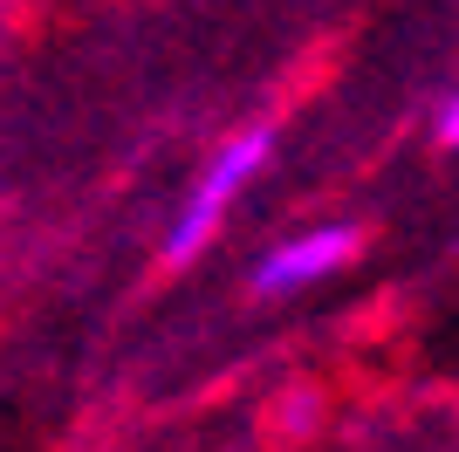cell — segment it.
<instances>
[{
    "instance_id": "cell-1",
    "label": "cell",
    "mask_w": 459,
    "mask_h": 452,
    "mask_svg": "<svg viewBox=\"0 0 459 452\" xmlns=\"http://www.w3.org/2000/svg\"><path fill=\"white\" fill-rule=\"evenodd\" d=\"M274 158V131L268 124H247L240 137H227V144L206 158V171H199V186H192V199L178 206V220H172V233H165V261H192L199 247L220 233V220H227V206L240 199V186H247L254 171Z\"/></svg>"
},
{
    "instance_id": "cell-3",
    "label": "cell",
    "mask_w": 459,
    "mask_h": 452,
    "mask_svg": "<svg viewBox=\"0 0 459 452\" xmlns=\"http://www.w3.org/2000/svg\"><path fill=\"white\" fill-rule=\"evenodd\" d=\"M432 131H439V144H453V131H459V110H453V96H439V124H432Z\"/></svg>"
},
{
    "instance_id": "cell-2",
    "label": "cell",
    "mask_w": 459,
    "mask_h": 452,
    "mask_svg": "<svg viewBox=\"0 0 459 452\" xmlns=\"http://www.w3.org/2000/svg\"><path fill=\"white\" fill-rule=\"evenodd\" d=\"M357 226H308L295 240H281L268 261L254 267V295H295V288H316L329 274H343L357 261Z\"/></svg>"
}]
</instances>
